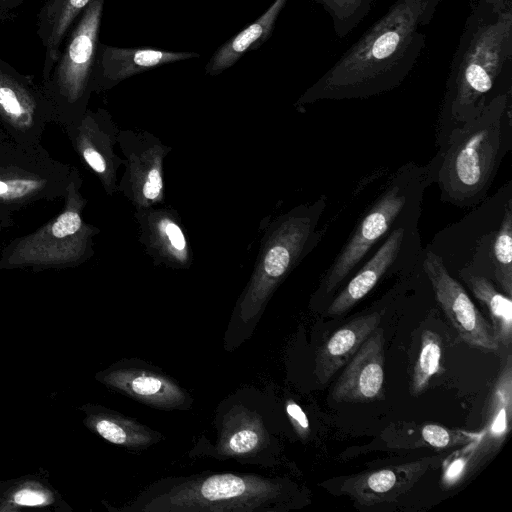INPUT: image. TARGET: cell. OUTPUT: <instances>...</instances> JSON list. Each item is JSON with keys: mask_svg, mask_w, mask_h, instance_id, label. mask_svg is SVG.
Segmentation results:
<instances>
[{"mask_svg": "<svg viewBox=\"0 0 512 512\" xmlns=\"http://www.w3.org/2000/svg\"><path fill=\"white\" fill-rule=\"evenodd\" d=\"M512 91V11L473 6L454 52L436 123L438 150L454 129Z\"/></svg>", "mask_w": 512, "mask_h": 512, "instance_id": "2", "label": "cell"}, {"mask_svg": "<svg viewBox=\"0 0 512 512\" xmlns=\"http://www.w3.org/2000/svg\"><path fill=\"white\" fill-rule=\"evenodd\" d=\"M51 122L54 110L41 84L0 56V128L5 136L19 145L37 146Z\"/></svg>", "mask_w": 512, "mask_h": 512, "instance_id": "12", "label": "cell"}, {"mask_svg": "<svg viewBox=\"0 0 512 512\" xmlns=\"http://www.w3.org/2000/svg\"><path fill=\"white\" fill-rule=\"evenodd\" d=\"M72 166L54 159L42 146L0 143V230L15 224L14 215L41 201L64 197Z\"/></svg>", "mask_w": 512, "mask_h": 512, "instance_id": "10", "label": "cell"}, {"mask_svg": "<svg viewBox=\"0 0 512 512\" xmlns=\"http://www.w3.org/2000/svg\"><path fill=\"white\" fill-rule=\"evenodd\" d=\"M419 443L416 447H430L445 450L463 446L482 436L480 432H470L461 429H451L440 424L428 423L418 430Z\"/></svg>", "mask_w": 512, "mask_h": 512, "instance_id": "31", "label": "cell"}, {"mask_svg": "<svg viewBox=\"0 0 512 512\" xmlns=\"http://www.w3.org/2000/svg\"><path fill=\"white\" fill-rule=\"evenodd\" d=\"M39 510L70 512L72 507L40 470L17 478L0 481V512Z\"/></svg>", "mask_w": 512, "mask_h": 512, "instance_id": "24", "label": "cell"}, {"mask_svg": "<svg viewBox=\"0 0 512 512\" xmlns=\"http://www.w3.org/2000/svg\"><path fill=\"white\" fill-rule=\"evenodd\" d=\"M435 458L388 466L344 477L340 492L360 506L396 501L407 493L433 465Z\"/></svg>", "mask_w": 512, "mask_h": 512, "instance_id": "19", "label": "cell"}, {"mask_svg": "<svg viewBox=\"0 0 512 512\" xmlns=\"http://www.w3.org/2000/svg\"><path fill=\"white\" fill-rule=\"evenodd\" d=\"M490 280L512 297V200L505 208L492 254Z\"/></svg>", "mask_w": 512, "mask_h": 512, "instance_id": "28", "label": "cell"}, {"mask_svg": "<svg viewBox=\"0 0 512 512\" xmlns=\"http://www.w3.org/2000/svg\"><path fill=\"white\" fill-rule=\"evenodd\" d=\"M327 196L299 204L266 228L251 277L233 309L224 335L231 352L253 334L268 302L286 277L316 248L326 228L320 220Z\"/></svg>", "mask_w": 512, "mask_h": 512, "instance_id": "3", "label": "cell"}, {"mask_svg": "<svg viewBox=\"0 0 512 512\" xmlns=\"http://www.w3.org/2000/svg\"><path fill=\"white\" fill-rule=\"evenodd\" d=\"M512 149V91L487 104L481 113L448 135L437 151L440 199L473 208L487 196Z\"/></svg>", "mask_w": 512, "mask_h": 512, "instance_id": "5", "label": "cell"}, {"mask_svg": "<svg viewBox=\"0 0 512 512\" xmlns=\"http://www.w3.org/2000/svg\"><path fill=\"white\" fill-rule=\"evenodd\" d=\"M95 380L108 389L160 410H188L193 398L173 377L141 359H120L98 371Z\"/></svg>", "mask_w": 512, "mask_h": 512, "instance_id": "14", "label": "cell"}, {"mask_svg": "<svg viewBox=\"0 0 512 512\" xmlns=\"http://www.w3.org/2000/svg\"><path fill=\"white\" fill-rule=\"evenodd\" d=\"M481 437L463 445L449 455L442 463L441 486L452 489L457 486L468 473H471L473 458Z\"/></svg>", "mask_w": 512, "mask_h": 512, "instance_id": "32", "label": "cell"}, {"mask_svg": "<svg viewBox=\"0 0 512 512\" xmlns=\"http://www.w3.org/2000/svg\"><path fill=\"white\" fill-rule=\"evenodd\" d=\"M288 0H274L253 23L222 44L205 66L208 75H219L250 50L259 48L269 39L276 21Z\"/></svg>", "mask_w": 512, "mask_h": 512, "instance_id": "26", "label": "cell"}, {"mask_svg": "<svg viewBox=\"0 0 512 512\" xmlns=\"http://www.w3.org/2000/svg\"><path fill=\"white\" fill-rule=\"evenodd\" d=\"M83 165L99 180L104 192H118V171L124 158L115 151L120 128L111 114L103 109H87L82 118L63 128Z\"/></svg>", "mask_w": 512, "mask_h": 512, "instance_id": "16", "label": "cell"}, {"mask_svg": "<svg viewBox=\"0 0 512 512\" xmlns=\"http://www.w3.org/2000/svg\"><path fill=\"white\" fill-rule=\"evenodd\" d=\"M93 0H44L36 17V33L44 48L42 78L57 59L63 40Z\"/></svg>", "mask_w": 512, "mask_h": 512, "instance_id": "25", "label": "cell"}, {"mask_svg": "<svg viewBox=\"0 0 512 512\" xmlns=\"http://www.w3.org/2000/svg\"><path fill=\"white\" fill-rule=\"evenodd\" d=\"M381 313L358 316L334 331L321 345L315 357L314 373L324 385L353 357L363 342L379 326Z\"/></svg>", "mask_w": 512, "mask_h": 512, "instance_id": "22", "label": "cell"}, {"mask_svg": "<svg viewBox=\"0 0 512 512\" xmlns=\"http://www.w3.org/2000/svg\"><path fill=\"white\" fill-rule=\"evenodd\" d=\"M419 218L407 220L389 232L371 256L361 263V267L334 295L326 310L328 315L344 314L386 276L399 271H410L422 261L424 248L418 230Z\"/></svg>", "mask_w": 512, "mask_h": 512, "instance_id": "11", "label": "cell"}, {"mask_svg": "<svg viewBox=\"0 0 512 512\" xmlns=\"http://www.w3.org/2000/svg\"><path fill=\"white\" fill-rule=\"evenodd\" d=\"M29 0H0V22L14 20Z\"/></svg>", "mask_w": 512, "mask_h": 512, "instance_id": "34", "label": "cell"}, {"mask_svg": "<svg viewBox=\"0 0 512 512\" xmlns=\"http://www.w3.org/2000/svg\"><path fill=\"white\" fill-rule=\"evenodd\" d=\"M268 400L253 388L235 391L217 407L213 442L198 438L189 455L267 466L275 448L268 422Z\"/></svg>", "mask_w": 512, "mask_h": 512, "instance_id": "9", "label": "cell"}, {"mask_svg": "<svg viewBox=\"0 0 512 512\" xmlns=\"http://www.w3.org/2000/svg\"><path fill=\"white\" fill-rule=\"evenodd\" d=\"M422 268L435 299L462 341L470 346L497 350L499 344L461 282L452 276L441 258L425 248Z\"/></svg>", "mask_w": 512, "mask_h": 512, "instance_id": "15", "label": "cell"}, {"mask_svg": "<svg viewBox=\"0 0 512 512\" xmlns=\"http://www.w3.org/2000/svg\"><path fill=\"white\" fill-rule=\"evenodd\" d=\"M330 15L339 38L350 34L368 15L376 0H313Z\"/></svg>", "mask_w": 512, "mask_h": 512, "instance_id": "30", "label": "cell"}, {"mask_svg": "<svg viewBox=\"0 0 512 512\" xmlns=\"http://www.w3.org/2000/svg\"><path fill=\"white\" fill-rule=\"evenodd\" d=\"M82 176L72 166L60 212L31 233L10 240L0 253V270H65L89 261L100 229L87 222Z\"/></svg>", "mask_w": 512, "mask_h": 512, "instance_id": "7", "label": "cell"}, {"mask_svg": "<svg viewBox=\"0 0 512 512\" xmlns=\"http://www.w3.org/2000/svg\"><path fill=\"white\" fill-rule=\"evenodd\" d=\"M7 138L4 134V132L2 131V129L0 128V143L5 139Z\"/></svg>", "mask_w": 512, "mask_h": 512, "instance_id": "36", "label": "cell"}, {"mask_svg": "<svg viewBox=\"0 0 512 512\" xmlns=\"http://www.w3.org/2000/svg\"><path fill=\"white\" fill-rule=\"evenodd\" d=\"M285 413L294 433L301 441H306L311 433L310 422L302 407L293 399L285 401Z\"/></svg>", "mask_w": 512, "mask_h": 512, "instance_id": "33", "label": "cell"}, {"mask_svg": "<svg viewBox=\"0 0 512 512\" xmlns=\"http://www.w3.org/2000/svg\"><path fill=\"white\" fill-rule=\"evenodd\" d=\"M384 335L379 326L363 342L332 389L336 403H368L383 398Z\"/></svg>", "mask_w": 512, "mask_h": 512, "instance_id": "18", "label": "cell"}, {"mask_svg": "<svg viewBox=\"0 0 512 512\" xmlns=\"http://www.w3.org/2000/svg\"><path fill=\"white\" fill-rule=\"evenodd\" d=\"M294 487L283 478L222 472L156 480L117 512H278L291 508Z\"/></svg>", "mask_w": 512, "mask_h": 512, "instance_id": "4", "label": "cell"}, {"mask_svg": "<svg viewBox=\"0 0 512 512\" xmlns=\"http://www.w3.org/2000/svg\"><path fill=\"white\" fill-rule=\"evenodd\" d=\"M476 7L492 13L512 11V0H476Z\"/></svg>", "mask_w": 512, "mask_h": 512, "instance_id": "35", "label": "cell"}, {"mask_svg": "<svg viewBox=\"0 0 512 512\" xmlns=\"http://www.w3.org/2000/svg\"><path fill=\"white\" fill-rule=\"evenodd\" d=\"M439 155L426 164L407 162L388 179L361 215L348 239L324 273L315 295L331 297L366 259L372 249L399 224L420 217L426 189L436 182Z\"/></svg>", "mask_w": 512, "mask_h": 512, "instance_id": "6", "label": "cell"}, {"mask_svg": "<svg viewBox=\"0 0 512 512\" xmlns=\"http://www.w3.org/2000/svg\"><path fill=\"white\" fill-rule=\"evenodd\" d=\"M194 52H174L151 47L120 48L99 43L93 71L92 91L101 93L121 81L156 67L197 58Z\"/></svg>", "mask_w": 512, "mask_h": 512, "instance_id": "20", "label": "cell"}, {"mask_svg": "<svg viewBox=\"0 0 512 512\" xmlns=\"http://www.w3.org/2000/svg\"><path fill=\"white\" fill-rule=\"evenodd\" d=\"M124 158L118 192L135 210L161 205L165 200L164 160L172 151L149 131L120 129L117 142Z\"/></svg>", "mask_w": 512, "mask_h": 512, "instance_id": "13", "label": "cell"}, {"mask_svg": "<svg viewBox=\"0 0 512 512\" xmlns=\"http://www.w3.org/2000/svg\"><path fill=\"white\" fill-rule=\"evenodd\" d=\"M459 280L471 290L475 298L484 305L492 322L493 336L498 344L510 347L512 342V297H509L487 277L473 274L465 269L455 272Z\"/></svg>", "mask_w": 512, "mask_h": 512, "instance_id": "27", "label": "cell"}, {"mask_svg": "<svg viewBox=\"0 0 512 512\" xmlns=\"http://www.w3.org/2000/svg\"><path fill=\"white\" fill-rule=\"evenodd\" d=\"M441 0H397L297 100L365 99L400 86L426 44L424 28Z\"/></svg>", "mask_w": 512, "mask_h": 512, "instance_id": "1", "label": "cell"}, {"mask_svg": "<svg viewBox=\"0 0 512 512\" xmlns=\"http://www.w3.org/2000/svg\"><path fill=\"white\" fill-rule=\"evenodd\" d=\"M105 0H93L62 42L60 53L40 84L62 128L78 122L91 97L93 71Z\"/></svg>", "mask_w": 512, "mask_h": 512, "instance_id": "8", "label": "cell"}, {"mask_svg": "<svg viewBox=\"0 0 512 512\" xmlns=\"http://www.w3.org/2000/svg\"><path fill=\"white\" fill-rule=\"evenodd\" d=\"M512 423V357L503 363L488 395L484 427L478 441L471 473L495 456L503 446Z\"/></svg>", "mask_w": 512, "mask_h": 512, "instance_id": "21", "label": "cell"}, {"mask_svg": "<svg viewBox=\"0 0 512 512\" xmlns=\"http://www.w3.org/2000/svg\"><path fill=\"white\" fill-rule=\"evenodd\" d=\"M83 424L109 443L128 450H144L160 442L164 435L118 411L93 403L79 407Z\"/></svg>", "mask_w": 512, "mask_h": 512, "instance_id": "23", "label": "cell"}, {"mask_svg": "<svg viewBox=\"0 0 512 512\" xmlns=\"http://www.w3.org/2000/svg\"><path fill=\"white\" fill-rule=\"evenodd\" d=\"M139 241L155 265L189 269L191 245L179 213L171 207L153 206L135 210Z\"/></svg>", "mask_w": 512, "mask_h": 512, "instance_id": "17", "label": "cell"}, {"mask_svg": "<svg viewBox=\"0 0 512 512\" xmlns=\"http://www.w3.org/2000/svg\"><path fill=\"white\" fill-rule=\"evenodd\" d=\"M442 340L431 331L424 330L421 335V345L415 362L410 392L413 396L423 393L429 385L431 378L441 371Z\"/></svg>", "mask_w": 512, "mask_h": 512, "instance_id": "29", "label": "cell"}]
</instances>
